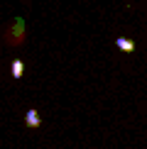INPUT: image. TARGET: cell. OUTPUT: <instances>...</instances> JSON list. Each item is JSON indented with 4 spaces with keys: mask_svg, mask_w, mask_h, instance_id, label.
Segmentation results:
<instances>
[{
    "mask_svg": "<svg viewBox=\"0 0 147 149\" xmlns=\"http://www.w3.org/2000/svg\"><path fill=\"white\" fill-rule=\"evenodd\" d=\"M10 71H12V78L20 81L24 76V61L22 59H15V61H12V66H10Z\"/></svg>",
    "mask_w": 147,
    "mask_h": 149,
    "instance_id": "3957f363",
    "label": "cell"
},
{
    "mask_svg": "<svg viewBox=\"0 0 147 149\" xmlns=\"http://www.w3.org/2000/svg\"><path fill=\"white\" fill-rule=\"evenodd\" d=\"M3 39L8 42L10 47H20L22 42L27 39V22H24L22 17H15V20L10 22V27H5Z\"/></svg>",
    "mask_w": 147,
    "mask_h": 149,
    "instance_id": "6da1fadb",
    "label": "cell"
},
{
    "mask_svg": "<svg viewBox=\"0 0 147 149\" xmlns=\"http://www.w3.org/2000/svg\"><path fill=\"white\" fill-rule=\"evenodd\" d=\"M24 122H27V127L37 130V127L42 125V117H39V113H37L34 108H29V110H27V115H24Z\"/></svg>",
    "mask_w": 147,
    "mask_h": 149,
    "instance_id": "7a4b0ae2",
    "label": "cell"
},
{
    "mask_svg": "<svg viewBox=\"0 0 147 149\" xmlns=\"http://www.w3.org/2000/svg\"><path fill=\"white\" fill-rule=\"evenodd\" d=\"M115 44H118V49H120V52H125V54H132V52H135V42H132V39H125V37H120Z\"/></svg>",
    "mask_w": 147,
    "mask_h": 149,
    "instance_id": "277c9868",
    "label": "cell"
}]
</instances>
